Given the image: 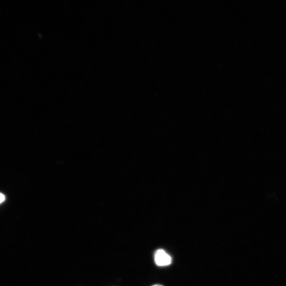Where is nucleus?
Returning <instances> with one entry per match:
<instances>
[{
	"label": "nucleus",
	"mask_w": 286,
	"mask_h": 286,
	"mask_svg": "<svg viewBox=\"0 0 286 286\" xmlns=\"http://www.w3.org/2000/svg\"><path fill=\"white\" fill-rule=\"evenodd\" d=\"M154 261L157 266L165 267L171 265L172 259L165 250L158 249L154 253Z\"/></svg>",
	"instance_id": "1"
},
{
	"label": "nucleus",
	"mask_w": 286,
	"mask_h": 286,
	"mask_svg": "<svg viewBox=\"0 0 286 286\" xmlns=\"http://www.w3.org/2000/svg\"><path fill=\"white\" fill-rule=\"evenodd\" d=\"M5 200V197L4 194L0 192V204L4 202Z\"/></svg>",
	"instance_id": "2"
},
{
	"label": "nucleus",
	"mask_w": 286,
	"mask_h": 286,
	"mask_svg": "<svg viewBox=\"0 0 286 286\" xmlns=\"http://www.w3.org/2000/svg\"><path fill=\"white\" fill-rule=\"evenodd\" d=\"M152 286H163L162 285H160V284H155V285H154Z\"/></svg>",
	"instance_id": "3"
}]
</instances>
